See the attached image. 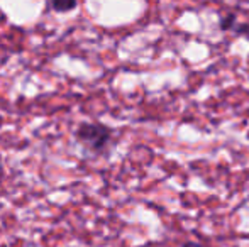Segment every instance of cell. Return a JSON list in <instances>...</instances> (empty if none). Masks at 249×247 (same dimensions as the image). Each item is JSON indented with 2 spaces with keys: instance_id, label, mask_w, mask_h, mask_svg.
<instances>
[{
  "instance_id": "cell-4",
  "label": "cell",
  "mask_w": 249,
  "mask_h": 247,
  "mask_svg": "<svg viewBox=\"0 0 249 247\" xmlns=\"http://www.w3.org/2000/svg\"><path fill=\"white\" fill-rule=\"evenodd\" d=\"M181 247H203L202 244H200V242H195V241H190V242H185L183 246Z\"/></svg>"
},
{
  "instance_id": "cell-3",
  "label": "cell",
  "mask_w": 249,
  "mask_h": 247,
  "mask_svg": "<svg viewBox=\"0 0 249 247\" xmlns=\"http://www.w3.org/2000/svg\"><path fill=\"white\" fill-rule=\"evenodd\" d=\"M220 29L222 31H229L236 26V16L234 14H226V16L220 17V22H219Z\"/></svg>"
},
{
  "instance_id": "cell-1",
  "label": "cell",
  "mask_w": 249,
  "mask_h": 247,
  "mask_svg": "<svg viewBox=\"0 0 249 247\" xmlns=\"http://www.w3.org/2000/svg\"><path fill=\"white\" fill-rule=\"evenodd\" d=\"M76 141L83 146L85 149L92 152H104L110 142L112 132L102 124L95 122H83L75 132Z\"/></svg>"
},
{
  "instance_id": "cell-2",
  "label": "cell",
  "mask_w": 249,
  "mask_h": 247,
  "mask_svg": "<svg viewBox=\"0 0 249 247\" xmlns=\"http://www.w3.org/2000/svg\"><path fill=\"white\" fill-rule=\"evenodd\" d=\"M53 10L59 14H65V12H71L73 9L76 7V2L78 0H50Z\"/></svg>"
}]
</instances>
